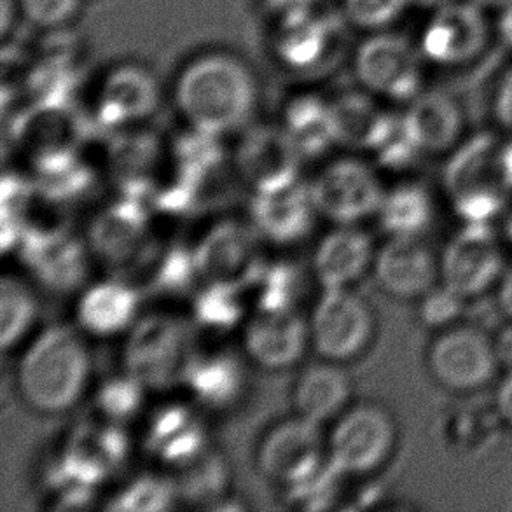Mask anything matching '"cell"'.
Wrapping results in <instances>:
<instances>
[{"instance_id":"33","label":"cell","mask_w":512,"mask_h":512,"mask_svg":"<svg viewBox=\"0 0 512 512\" xmlns=\"http://www.w3.org/2000/svg\"><path fill=\"white\" fill-rule=\"evenodd\" d=\"M378 219L390 236H422L434 221V201L425 187L401 184L383 196Z\"/></svg>"},{"instance_id":"41","label":"cell","mask_w":512,"mask_h":512,"mask_svg":"<svg viewBox=\"0 0 512 512\" xmlns=\"http://www.w3.org/2000/svg\"><path fill=\"white\" fill-rule=\"evenodd\" d=\"M464 303L462 294L441 282L420 298V319L429 327L451 326L464 310Z\"/></svg>"},{"instance_id":"6","label":"cell","mask_w":512,"mask_h":512,"mask_svg":"<svg viewBox=\"0 0 512 512\" xmlns=\"http://www.w3.org/2000/svg\"><path fill=\"white\" fill-rule=\"evenodd\" d=\"M397 441L394 416L376 402L352 404L327 432L329 465L343 478H362L392 457Z\"/></svg>"},{"instance_id":"22","label":"cell","mask_w":512,"mask_h":512,"mask_svg":"<svg viewBox=\"0 0 512 512\" xmlns=\"http://www.w3.org/2000/svg\"><path fill=\"white\" fill-rule=\"evenodd\" d=\"M401 128L416 153H446L464 135V107L451 93L423 90L406 104Z\"/></svg>"},{"instance_id":"11","label":"cell","mask_w":512,"mask_h":512,"mask_svg":"<svg viewBox=\"0 0 512 512\" xmlns=\"http://www.w3.org/2000/svg\"><path fill=\"white\" fill-rule=\"evenodd\" d=\"M86 243L97 263L114 271L139 268L151 261L153 242L149 238V210L146 201L121 194L91 221Z\"/></svg>"},{"instance_id":"45","label":"cell","mask_w":512,"mask_h":512,"mask_svg":"<svg viewBox=\"0 0 512 512\" xmlns=\"http://www.w3.org/2000/svg\"><path fill=\"white\" fill-rule=\"evenodd\" d=\"M499 366L506 369V373H512V320L509 326L500 331L499 336L493 341Z\"/></svg>"},{"instance_id":"28","label":"cell","mask_w":512,"mask_h":512,"mask_svg":"<svg viewBox=\"0 0 512 512\" xmlns=\"http://www.w3.org/2000/svg\"><path fill=\"white\" fill-rule=\"evenodd\" d=\"M32 277L53 294L83 291L90 273V247L72 235L37 249L21 250Z\"/></svg>"},{"instance_id":"36","label":"cell","mask_w":512,"mask_h":512,"mask_svg":"<svg viewBox=\"0 0 512 512\" xmlns=\"http://www.w3.org/2000/svg\"><path fill=\"white\" fill-rule=\"evenodd\" d=\"M301 291L303 275L294 264L266 261L261 275L250 291V294H254L252 308L261 312L296 310Z\"/></svg>"},{"instance_id":"9","label":"cell","mask_w":512,"mask_h":512,"mask_svg":"<svg viewBox=\"0 0 512 512\" xmlns=\"http://www.w3.org/2000/svg\"><path fill=\"white\" fill-rule=\"evenodd\" d=\"M310 343L320 359L346 364L359 359L376 334V317L353 289H324L308 317Z\"/></svg>"},{"instance_id":"34","label":"cell","mask_w":512,"mask_h":512,"mask_svg":"<svg viewBox=\"0 0 512 512\" xmlns=\"http://www.w3.org/2000/svg\"><path fill=\"white\" fill-rule=\"evenodd\" d=\"M249 292L224 285H198L193 292L191 320L196 329L228 333L243 326L249 310Z\"/></svg>"},{"instance_id":"16","label":"cell","mask_w":512,"mask_h":512,"mask_svg":"<svg viewBox=\"0 0 512 512\" xmlns=\"http://www.w3.org/2000/svg\"><path fill=\"white\" fill-rule=\"evenodd\" d=\"M441 263V282L465 299L490 289L504 268V256L497 238L483 224H471L451 240Z\"/></svg>"},{"instance_id":"24","label":"cell","mask_w":512,"mask_h":512,"mask_svg":"<svg viewBox=\"0 0 512 512\" xmlns=\"http://www.w3.org/2000/svg\"><path fill=\"white\" fill-rule=\"evenodd\" d=\"M160 105V88L153 74L139 65H121L105 77L97 98V121L123 130L153 116Z\"/></svg>"},{"instance_id":"42","label":"cell","mask_w":512,"mask_h":512,"mask_svg":"<svg viewBox=\"0 0 512 512\" xmlns=\"http://www.w3.org/2000/svg\"><path fill=\"white\" fill-rule=\"evenodd\" d=\"M84 0H20L21 13L42 30H60L81 11Z\"/></svg>"},{"instance_id":"44","label":"cell","mask_w":512,"mask_h":512,"mask_svg":"<svg viewBox=\"0 0 512 512\" xmlns=\"http://www.w3.org/2000/svg\"><path fill=\"white\" fill-rule=\"evenodd\" d=\"M317 2L319 0H264V9L271 25H275V23L319 11Z\"/></svg>"},{"instance_id":"25","label":"cell","mask_w":512,"mask_h":512,"mask_svg":"<svg viewBox=\"0 0 512 512\" xmlns=\"http://www.w3.org/2000/svg\"><path fill=\"white\" fill-rule=\"evenodd\" d=\"M334 139L353 151L378 153L401 128V116H392L380 98L367 91H352L331 102Z\"/></svg>"},{"instance_id":"37","label":"cell","mask_w":512,"mask_h":512,"mask_svg":"<svg viewBox=\"0 0 512 512\" xmlns=\"http://www.w3.org/2000/svg\"><path fill=\"white\" fill-rule=\"evenodd\" d=\"M149 392L140 381L123 373L104 381L95 394V418L105 422L125 425L140 415L144 399Z\"/></svg>"},{"instance_id":"26","label":"cell","mask_w":512,"mask_h":512,"mask_svg":"<svg viewBox=\"0 0 512 512\" xmlns=\"http://www.w3.org/2000/svg\"><path fill=\"white\" fill-rule=\"evenodd\" d=\"M352 380L343 364L320 359L305 367L292 385L294 413L326 427L352 406Z\"/></svg>"},{"instance_id":"23","label":"cell","mask_w":512,"mask_h":512,"mask_svg":"<svg viewBox=\"0 0 512 512\" xmlns=\"http://www.w3.org/2000/svg\"><path fill=\"white\" fill-rule=\"evenodd\" d=\"M139 317L140 291L119 275L86 285L74 310V324L97 340L128 333Z\"/></svg>"},{"instance_id":"8","label":"cell","mask_w":512,"mask_h":512,"mask_svg":"<svg viewBox=\"0 0 512 512\" xmlns=\"http://www.w3.org/2000/svg\"><path fill=\"white\" fill-rule=\"evenodd\" d=\"M263 242L252 224L235 219L212 224L191 247L200 285L252 291L266 264Z\"/></svg>"},{"instance_id":"49","label":"cell","mask_w":512,"mask_h":512,"mask_svg":"<svg viewBox=\"0 0 512 512\" xmlns=\"http://www.w3.org/2000/svg\"><path fill=\"white\" fill-rule=\"evenodd\" d=\"M472 2H476L479 6L486 7L488 11H502L504 7L512 4V0H472Z\"/></svg>"},{"instance_id":"19","label":"cell","mask_w":512,"mask_h":512,"mask_svg":"<svg viewBox=\"0 0 512 512\" xmlns=\"http://www.w3.org/2000/svg\"><path fill=\"white\" fill-rule=\"evenodd\" d=\"M144 448L158 464L172 471L193 462L208 448L205 423L196 404L168 402L149 415Z\"/></svg>"},{"instance_id":"50","label":"cell","mask_w":512,"mask_h":512,"mask_svg":"<svg viewBox=\"0 0 512 512\" xmlns=\"http://www.w3.org/2000/svg\"><path fill=\"white\" fill-rule=\"evenodd\" d=\"M509 235H511V240H512V221H511V224H509Z\"/></svg>"},{"instance_id":"10","label":"cell","mask_w":512,"mask_h":512,"mask_svg":"<svg viewBox=\"0 0 512 512\" xmlns=\"http://www.w3.org/2000/svg\"><path fill=\"white\" fill-rule=\"evenodd\" d=\"M308 184L320 217L334 224H359L378 215L387 193L374 168L353 156L327 163Z\"/></svg>"},{"instance_id":"15","label":"cell","mask_w":512,"mask_h":512,"mask_svg":"<svg viewBox=\"0 0 512 512\" xmlns=\"http://www.w3.org/2000/svg\"><path fill=\"white\" fill-rule=\"evenodd\" d=\"M310 348L308 319L296 310H254L242 326V352L270 373L298 366Z\"/></svg>"},{"instance_id":"13","label":"cell","mask_w":512,"mask_h":512,"mask_svg":"<svg viewBox=\"0 0 512 512\" xmlns=\"http://www.w3.org/2000/svg\"><path fill=\"white\" fill-rule=\"evenodd\" d=\"M126 458L128 441L123 427L95 418L72 430L49 474L93 490L111 478Z\"/></svg>"},{"instance_id":"3","label":"cell","mask_w":512,"mask_h":512,"mask_svg":"<svg viewBox=\"0 0 512 512\" xmlns=\"http://www.w3.org/2000/svg\"><path fill=\"white\" fill-rule=\"evenodd\" d=\"M413 39L429 69L465 72L485 62L499 34L486 7L472 0H441L430 7Z\"/></svg>"},{"instance_id":"1","label":"cell","mask_w":512,"mask_h":512,"mask_svg":"<svg viewBox=\"0 0 512 512\" xmlns=\"http://www.w3.org/2000/svg\"><path fill=\"white\" fill-rule=\"evenodd\" d=\"M93 378L88 336L76 324H55L27 341L14 367V385L27 408L44 416L69 413Z\"/></svg>"},{"instance_id":"2","label":"cell","mask_w":512,"mask_h":512,"mask_svg":"<svg viewBox=\"0 0 512 512\" xmlns=\"http://www.w3.org/2000/svg\"><path fill=\"white\" fill-rule=\"evenodd\" d=\"M173 100L187 126L224 137L240 130L256 109V79L236 56L207 53L182 69Z\"/></svg>"},{"instance_id":"43","label":"cell","mask_w":512,"mask_h":512,"mask_svg":"<svg viewBox=\"0 0 512 512\" xmlns=\"http://www.w3.org/2000/svg\"><path fill=\"white\" fill-rule=\"evenodd\" d=\"M488 107L495 125L512 137V62L504 65L493 77Z\"/></svg>"},{"instance_id":"4","label":"cell","mask_w":512,"mask_h":512,"mask_svg":"<svg viewBox=\"0 0 512 512\" xmlns=\"http://www.w3.org/2000/svg\"><path fill=\"white\" fill-rule=\"evenodd\" d=\"M196 326L191 317L156 312L140 315L125 334L123 371L149 392L182 387L196 352Z\"/></svg>"},{"instance_id":"32","label":"cell","mask_w":512,"mask_h":512,"mask_svg":"<svg viewBox=\"0 0 512 512\" xmlns=\"http://www.w3.org/2000/svg\"><path fill=\"white\" fill-rule=\"evenodd\" d=\"M39 317V299L34 287L18 275L0 280V348L14 352L32 333Z\"/></svg>"},{"instance_id":"21","label":"cell","mask_w":512,"mask_h":512,"mask_svg":"<svg viewBox=\"0 0 512 512\" xmlns=\"http://www.w3.org/2000/svg\"><path fill=\"white\" fill-rule=\"evenodd\" d=\"M376 247L359 224H336L320 238L312 256V275L324 289H353L373 271Z\"/></svg>"},{"instance_id":"38","label":"cell","mask_w":512,"mask_h":512,"mask_svg":"<svg viewBox=\"0 0 512 512\" xmlns=\"http://www.w3.org/2000/svg\"><path fill=\"white\" fill-rule=\"evenodd\" d=\"M179 500L175 481L158 474L132 479L111 500L114 511H167Z\"/></svg>"},{"instance_id":"39","label":"cell","mask_w":512,"mask_h":512,"mask_svg":"<svg viewBox=\"0 0 512 512\" xmlns=\"http://www.w3.org/2000/svg\"><path fill=\"white\" fill-rule=\"evenodd\" d=\"M415 0H343L346 20L369 34L390 30Z\"/></svg>"},{"instance_id":"48","label":"cell","mask_w":512,"mask_h":512,"mask_svg":"<svg viewBox=\"0 0 512 512\" xmlns=\"http://www.w3.org/2000/svg\"><path fill=\"white\" fill-rule=\"evenodd\" d=\"M495 20H497L499 39H504L507 44L512 46V4L499 11V18H495Z\"/></svg>"},{"instance_id":"31","label":"cell","mask_w":512,"mask_h":512,"mask_svg":"<svg viewBox=\"0 0 512 512\" xmlns=\"http://www.w3.org/2000/svg\"><path fill=\"white\" fill-rule=\"evenodd\" d=\"M173 481L177 486L179 500L191 506L224 509V502L229 500L231 472L228 462L210 446L193 462L180 467Z\"/></svg>"},{"instance_id":"18","label":"cell","mask_w":512,"mask_h":512,"mask_svg":"<svg viewBox=\"0 0 512 512\" xmlns=\"http://www.w3.org/2000/svg\"><path fill=\"white\" fill-rule=\"evenodd\" d=\"M245 359V353L226 346L198 345L182 387L198 408L219 413L236 408L247 392Z\"/></svg>"},{"instance_id":"47","label":"cell","mask_w":512,"mask_h":512,"mask_svg":"<svg viewBox=\"0 0 512 512\" xmlns=\"http://www.w3.org/2000/svg\"><path fill=\"white\" fill-rule=\"evenodd\" d=\"M499 305L502 312L512 320V270L507 271L506 277L500 280Z\"/></svg>"},{"instance_id":"7","label":"cell","mask_w":512,"mask_h":512,"mask_svg":"<svg viewBox=\"0 0 512 512\" xmlns=\"http://www.w3.org/2000/svg\"><path fill=\"white\" fill-rule=\"evenodd\" d=\"M256 467L282 490L301 485L329 465L327 432L322 425L294 415L270 425L256 446Z\"/></svg>"},{"instance_id":"20","label":"cell","mask_w":512,"mask_h":512,"mask_svg":"<svg viewBox=\"0 0 512 512\" xmlns=\"http://www.w3.org/2000/svg\"><path fill=\"white\" fill-rule=\"evenodd\" d=\"M317 217L310 184L298 180L292 186L252 194L250 224L264 242L278 247H289L312 233Z\"/></svg>"},{"instance_id":"40","label":"cell","mask_w":512,"mask_h":512,"mask_svg":"<svg viewBox=\"0 0 512 512\" xmlns=\"http://www.w3.org/2000/svg\"><path fill=\"white\" fill-rule=\"evenodd\" d=\"M340 476L331 465L305 483L284 490V500L294 509H327L334 504L338 495Z\"/></svg>"},{"instance_id":"12","label":"cell","mask_w":512,"mask_h":512,"mask_svg":"<svg viewBox=\"0 0 512 512\" xmlns=\"http://www.w3.org/2000/svg\"><path fill=\"white\" fill-rule=\"evenodd\" d=\"M303 160L305 156L282 125L252 126L242 133L233 153L236 173L252 194L296 184Z\"/></svg>"},{"instance_id":"27","label":"cell","mask_w":512,"mask_h":512,"mask_svg":"<svg viewBox=\"0 0 512 512\" xmlns=\"http://www.w3.org/2000/svg\"><path fill=\"white\" fill-rule=\"evenodd\" d=\"M149 133H123L107 149V170L125 196L146 201L161 175L163 151Z\"/></svg>"},{"instance_id":"5","label":"cell","mask_w":512,"mask_h":512,"mask_svg":"<svg viewBox=\"0 0 512 512\" xmlns=\"http://www.w3.org/2000/svg\"><path fill=\"white\" fill-rule=\"evenodd\" d=\"M353 69L362 90L394 104H408L425 90L429 65L415 39L390 30L374 32L362 41Z\"/></svg>"},{"instance_id":"17","label":"cell","mask_w":512,"mask_h":512,"mask_svg":"<svg viewBox=\"0 0 512 512\" xmlns=\"http://www.w3.org/2000/svg\"><path fill=\"white\" fill-rule=\"evenodd\" d=\"M376 284L395 299H420L441 280V263L420 236H390L376 250Z\"/></svg>"},{"instance_id":"14","label":"cell","mask_w":512,"mask_h":512,"mask_svg":"<svg viewBox=\"0 0 512 512\" xmlns=\"http://www.w3.org/2000/svg\"><path fill=\"white\" fill-rule=\"evenodd\" d=\"M429 367L443 387L467 392L485 387L500 366L486 334L476 327H453L430 346Z\"/></svg>"},{"instance_id":"46","label":"cell","mask_w":512,"mask_h":512,"mask_svg":"<svg viewBox=\"0 0 512 512\" xmlns=\"http://www.w3.org/2000/svg\"><path fill=\"white\" fill-rule=\"evenodd\" d=\"M497 408L500 416L512 429V373H507L506 378L500 383L497 390Z\"/></svg>"},{"instance_id":"35","label":"cell","mask_w":512,"mask_h":512,"mask_svg":"<svg viewBox=\"0 0 512 512\" xmlns=\"http://www.w3.org/2000/svg\"><path fill=\"white\" fill-rule=\"evenodd\" d=\"M168 156L177 172L201 186L217 168L221 167L224 149L221 147V137L187 126L186 132L179 133L172 140Z\"/></svg>"},{"instance_id":"30","label":"cell","mask_w":512,"mask_h":512,"mask_svg":"<svg viewBox=\"0 0 512 512\" xmlns=\"http://www.w3.org/2000/svg\"><path fill=\"white\" fill-rule=\"evenodd\" d=\"M282 126L305 158H315L336 146L331 102L317 95L292 98L285 107Z\"/></svg>"},{"instance_id":"29","label":"cell","mask_w":512,"mask_h":512,"mask_svg":"<svg viewBox=\"0 0 512 512\" xmlns=\"http://www.w3.org/2000/svg\"><path fill=\"white\" fill-rule=\"evenodd\" d=\"M271 27V42L278 58L299 69H308L319 63L333 37L331 23L319 11L275 23Z\"/></svg>"}]
</instances>
